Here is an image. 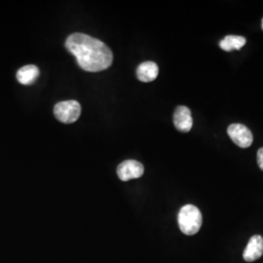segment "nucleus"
<instances>
[{"label": "nucleus", "instance_id": "nucleus-4", "mask_svg": "<svg viewBox=\"0 0 263 263\" xmlns=\"http://www.w3.org/2000/svg\"><path fill=\"white\" fill-rule=\"evenodd\" d=\"M227 134L232 141L242 148L250 147L254 141L252 132L243 124H231L227 129Z\"/></svg>", "mask_w": 263, "mask_h": 263}, {"label": "nucleus", "instance_id": "nucleus-8", "mask_svg": "<svg viewBox=\"0 0 263 263\" xmlns=\"http://www.w3.org/2000/svg\"><path fill=\"white\" fill-rule=\"evenodd\" d=\"M159 73L158 66L154 62H144L137 68V77L141 82H152Z\"/></svg>", "mask_w": 263, "mask_h": 263}, {"label": "nucleus", "instance_id": "nucleus-12", "mask_svg": "<svg viewBox=\"0 0 263 263\" xmlns=\"http://www.w3.org/2000/svg\"><path fill=\"white\" fill-rule=\"evenodd\" d=\"M262 29H263V19H262Z\"/></svg>", "mask_w": 263, "mask_h": 263}, {"label": "nucleus", "instance_id": "nucleus-6", "mask_svg": "<svg viewBox=\"0 0 263 263\" xmlns=\"http://www.w3.org/2000/svg\"><path fill=\"white\" fill-rule=\"evenodd\" d=\"M174 124L176 129L182 133L190 131L193 126V119L190 109L184 105L178 106L174 113Z\"/></svg>", "mask_w": 263, "mask_h": 263}, {"label": "nucleus", "instance_id": "nucleus-5", "mask_svg": "<svg viewBox=\"0 0 263 263\" xmlns=\"http://www.w3.org/2000/svg\"><path fill=\"white\" fill-rule=\"evenodd\" d=\"M144 173L143 165L136 160H126L117 168L118 178L122 181L139 179Z\"/></svg>", "mask_w": 263, "mask_h": 263}, {"label": "nucleus", "instance_id": "nucleus-3", "mask_svg": "<svg viewBox=\"0 0 263 263\" xmlns=\"http://www.w3.org/2000/svg\"><path fill=\"white\" fill-rule=\"evenodd\" d=\"M54 114L61 122L66 124L74 123L81 114V105L76 101L61 102L55 105Z\"/></svg>", "mask_w": 263, "mask_h": 263}, {"label": "nucleus", "instance_id": "nucleus-9", "mask_svg": "<svg viewBox=\"0 0 263 263\" xmlns=\"http://www.w3.org/2000/svg\"><path fill=\"white\" fill-rule=\"evenodd\" d=\"M39 76L37 66L33 65L23 66L17 72V79L21 84L30 85L34 83Z\"/></svg>", "mask_w": 263, "mask_h": 263}, {"label": "nucleus", "instance_id": "nucleus-1", "mask_svg": "<svg viewBox=\"0 0 263 263\" xmlns=\"http://www.w3.org/2000/svg\"><path fill=\"white\" fill-rule=\"evenodd\" d=\"M79 66L89 72H99L111 66L113 54L104 42L84 33H73L66 41Z\"/></svg>", "mask_w": 263, "mask_h": 263}, {"label": "nucleus", "instance_id": "nucleus-11", "mask_svg": "<svg viewBox=\"0 0 263 263\" xmlns=\"http://www.w3.org/2000/svg\"><path fill=\"white\" fill-rule=\"evenodd\" d=\"M257 164L259 168L263 171V147L259 148L257 151Z\"/></svg>", "mask_w": 263, "mask_h": 263}, {"label": "nucleus", "instance_id": "nucleus-2", "mask_svg": "<svg viewBox=\"0 0 263 263\" xmlns=\"http://www.w3.org/2000/svg\"><path fill=\"white\" fill-rule=\"evenodd\" d=\"M178 222L183 234L195 235L202 226L203 217L197 207L193 205H185L179 211Z\"/></svg>", "mask_w": 263, "mask_h": 263}, {"label": "nucleus", "instance_id": "nucleus-7", "mask_svg": "<svg viewBox=\"0 0 263 263\" xmlns=\"http://www.w3.org/2000/svg\"><path fill=\"white\" fill-rule=\"evenodd\" d=\"M263 254V238L260 235H254L250 239L245 249L243 257L247 262H253L260 258Z\"/></svg>", "mask_w": 263, "mask_h": 263}, {"label": "nucleus", "instance_id": "nucleus-10", "mask_svg": "<svg viewBox=\"0 0 263 263\" xmlns=\"http://www.w3.org/2000/svg\"><path fill=\"white\" fill-rule=\"evenodd\" d=\"M247 43V39L244 36L239 35H227L219 42V47L226 52H231L233 50H240L244 47Z\"/></svg>", "mask_w": 263, "mask_h": 263}]
</instances>
